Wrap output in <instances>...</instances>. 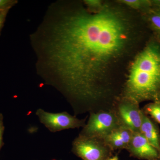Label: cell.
<instances>
[{"mask_svg":"<svg viewBox=\"0 0 160 160\" xmlns=\"http://www.w3.org/2000/svg\"><path fill=\"white\" fill-rule=\"evenodd\" d=\"M128 20L117 9L81 10L52 26L46 43L47 62L70 99L76 114L104 110L111 88L112 66L130 41Z\"/></svg>","mask_w":160,"mask_h":160,"instance_id":"6da1fadb","label":"cell"},{"mask_svg":"<svg viewBox=\"0 0 160 160\" xmlns=\"http://www.w3.org/2000/svg\"><path fill=\"white\" fill-rule=\"evenodd\" d=\"M160 90V40L151 38L132 64L125 95L139 103L158 101Z\"/></svg>","mask_w":160,"mask_h":160,"instance_id":"7a4b0ae2","label":"cell"},{"mask_svg":"<svg viewBox=\"0 0 160 160\" xmlns=\"http://www.w3.org/2000/svg\"><path fill=\"white\" fill-rule=\"evenodd\" d=\"M88 122L80 135L104 139L121 126L114 109L100 110L89 113Z\"/></svg>","mask_w":160,"mask_h":160,"instance_id":"3957f363","label":"cell"},{"mask_svg":"<svg viewBox=\"0 0 160 160\" xmlns=\"http://www.w3.org/2000/svg\"><path fill=\"white\" fill-rule=\"evenodd\" d=\"M72 151L83 160H107L114 152L103 139L80 134L72 142Z\"/></svg>","mask_w":160,"mask_h":160,"instance_id":"277c9868","label":"cell"},{"mask_svg":"<svg viewBox=\"0 0 160 160\" xmlns=\"http://www.w3.org/2000/svg\"><path fill=\"white\" fill-rule=\"evenodd\" d=\"M113 109L121 126L133 132H140L143 112L140 108L139 103L131 98L124 96L115 104Z\"/></svg>","mask_w":160,"mask_h":160,"instance_id":"5b68a950","label":"cell"},{"mask_svg":"<svg viewBox=\"0 0 160 160\" xmlns=\"http://www.w3.org/2000/svg\"><path fill=\"white\" fill-rule=\"evenodd\" d=\"M35 113L40 122L52 132L66 129L83 128L86 124V118L79 119L66 112L52 113L43 109H38Z\"/></svg>","mask_w":160,"mask_h":160,"instance_id":"8992f818","label":"cell"},{"mask_svg":"<svg viewBox=\"0 0 160 160\" xmlns=\"http://www.w3.org/2000/svg\"><path fill=\"white\" fill-rule=\"evenodd\" d=\"M126 149L130 157L138 159L152 160L160 158L159 152L151 146L140 132H133Z\"/></svg>","mask_w":160,"mask_h":160,"instance_id":"52a82bcc","label":"cell"},{"mask_svg":"<svg viewBox=\"0 0 160 160\" xmlns=\"http://www.w3.org/2000/svg\"><path fill=\"white\" fill-rule=\"evenodd\" d=\"M133 133V132L129 129L120 126L112 132L104 139L113 152L126 149Z\"/></svg>","mask_w":160,"mask_h":160,"instance_id":"ba28073f","label":"cell"},{"mask_svg":"<svg viewBox=\"0 0 160 160\" xmlns=\"http://www.w3.org/2000/svg\"><path fill=\"white\" fill-rule=\"evenodd\" d=\"M140 132L160 153V132L158 126L154 120L144 113Z\"/></svg>","mask_w":160,"mask_h":160,"instance_id":"9c48e42d","label":"cell"},{"mask_svg":"<svg viewBox=\"0 0 160 160\" xmlns=\"http://www.w3.org/2000/svg\"><path fill=\"white\" fill-rule=\"evenodd\" d=\"M151 2V7L146 11V22L154 32V36L160 40V1Z\"/></svg>","mask_w":160,"mask_h":160,"instance_id":"30bf717a","label":"cell"},{"mask_svg":"<svg viewBox=\"0 0 160 160\" xmlns=\"http://www.w3.org/2000/svg\"><path fill=\"white\" fill-rule=\"evenodd\" d=\"M144 114L148 116L160 125V102H153L147 104L142 109Z\"/></svg>","mask_w":160,"mask_h":160,"instance_id":"8fae6325","label":"cell"},{"mask_svg":"<svg viewBox=\"0 0 160 160\" xmlns=\"http://www.w3.org/2000/svg\"><path fill=\"white\" fill-rule=\"evenodd\" d=\"M17 2L14 0H0V11L9 10Z\"/></svg>","mask_w":160,"mask_h":160,"instance_id":"7c38bea8","label":"cell"},{"mask_svg":"<svg viewBox=\"0 0 160 160\" xmlns=\"http://www.w3.org/2000/svg\"><path fill=\"white\" fill-rule=\"evenodd\" d=\"M5 131V126L4 125V117L2 113H0V150L4 146L3 135Z\"/></svg>","mask_w":160,"mask_h":160,"instance_id":"4fadbf2b","label":"cell"},{"mask_svg":"<svg viewBox=\"0 0 160 160\" xmlns=\"http://www.w3.org/2000/svg\"><path fill=\"white\" fill-rule=\"evenodd\" d=\"M9 10L0 11V32L2 29L3 25L6 20V16Z\"/></svg>","mask_w":160,"mask_h":160,"instance_id":"5bb4252c","label":"cell"},{"mask_svg":"<svg viewBox=\"0 0 160 160\" xmlns=\"http://www.w3.org/2000/svg\"><path fill=\"white\" fill-rule=\"evenodd\" d=\"M86 4L88 6L91 7H98L100 5V2L99 1H86Z\"/></svg>","mask_w":160,"mask_h":160,"instance_id":"9a60e30c","label":"cell"},{"mask_svg":"<svg viewBox=\"0 0 160 160\" xmlns=\"http://www.w3.org/2000/svg\"><path fill=\"white\" fill-rule=\"evenodd\" d=\"M107 160H119L118 158V156H113L112 157L109 158Z\"/></svg>","mask_w":160,"mask_h":160,"instance_id":"2e32d148","label":"cell"},{"mask_svg":"<svg viewBox=\"0 0 160 160\" xmlns=\"http://www.w3.org/2000/svg\"><path fill=\"white\" fill-rule=\"evenodd\" d=\"M158 101L160 102V90L159 92L158 95Z\"/></svg>","mask_w":160,"mask_h":160,"instance_id":"e0dca14e","label":"cell"},{"mask_svg":"<svg viewBox=\"0 0 160 160\" xmlns=\"http://www.w3.org/2000/svg\"><path fill=\"white\" fill-rule=\"evenodd\" d=\"M152 160H160V158H158L154 159Z\"/></svg>","mask_w":160,"mask_h":160,"instance_id":"ac0fdd59","label":"cell"}]
</instances>
